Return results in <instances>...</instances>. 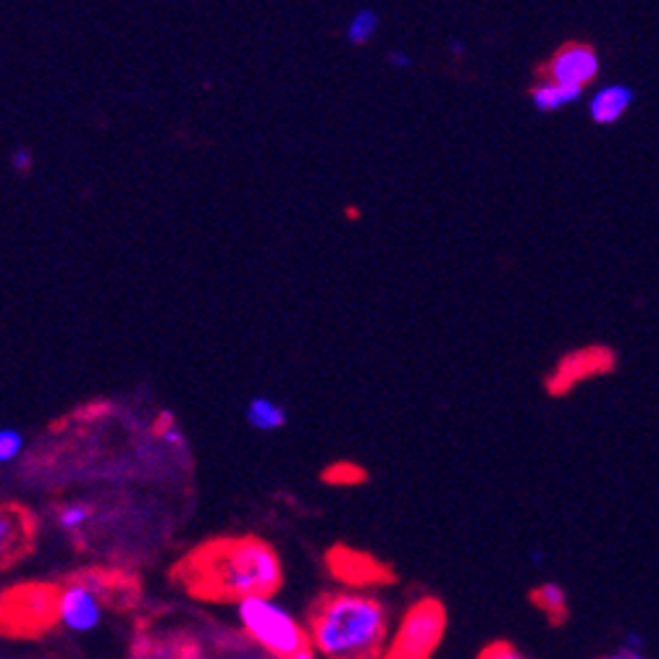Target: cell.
Listing matches in <instances>:
<instances>
[{
  "instance_id": "cell-1",
  "label": "cell",
  "mask_w": 659,
  "mask_h": 659,
  "mask_svg": "<svg viewBox=\"0 0 659 659\" xmlns=\"http://www.w3.org/2000/svg\"><path fill=\"white\" fill-rule=\"evenodd\" d=\"M174 586L192 599L216 604H242L255 596H271L284 583L276 549L258 536H216L184 554L169 570Z\"/></svg>"
},
{
  "instance_id": "cell-2",
  "label": "cell",
  "mask_w": 659,
  "mask_h": 659,
  "mask_svg": "<svg viewBox=\"0 0 659 659\" xmlns=\"http://www.w3.org/2000/svg\"><path fill=\"white\" fill-rule=\"evenodd\" d=\"M313 644L326 659H381L389 638V610L379 596L326 591L308 607Z\"/></svg>"
},
{
  "instance_id": "cell-3",
  "label": "cell",
  "mask_w": 659,
  "mask_h": 659,
  "mask_svg": "<svg viewBox=\"0 0 659 659\" xmlns=\"http://www.w3.org/2000/svg\"><path fill=\"white\" fill-rule=\"evenodd\" d=\"M239 620L255 644L263 646L274 659H316L318 649L310 631L266 596L239 604Z\"/></svg>"
},
{
  "instance_id": "cell-4",
  "label": "cell",
  "mask_w": 659,
  "mask_h": 659,
  "mask_svg": "<svg viewBox=\"0 0 659 659\" xmlns=\"http://www.w3.org/2000/svg\"><path fill=\"white\" fill-rule=\"evenodd\" d=\"M64 586L53 581L16 583L3 591V636L40 638L61 620Z\"/></svg>"
},
{
  "instance_id": "cell-5",
  "label": "cell",
  "mask_w": 659,
  "mask_h": 659,
  "mask_svg": "<svg viewBox=\"0 0 659 659\" xmlns=\"http://www.w3.org/2000/svg\"><path fill=\"white\" fill-rule=\"evenodd\" d=\"M447 631V610L436 596H423L410 604L400 628L386 644L381 659H431Z\"/></svg>"
},
{
  "instance_id": "cell-6",
  "label": "cell",
  "mask_w": 659,
  "mask_h": 659,
  "mask_svg": "<svg viewBox=\"0 0 659 659\" xmlns=\"http://www.w3.org/2000/svg\"><path fill=\"white\" fill-rule=\"evenodd\" d=\"M617 368V352L610 344H586L565 352L544 379V389L552 397H565L578 384L599 376H610Z\"/></svg>"
},
{
  "instance_id": "cell-7",
  "label": "cell",
  "mask_w": 659,
  "mask_h": 659,
  "mask_svg": "<svg viewBox=\"0 0 659 659\" xmlns=\"http://www.w3.org/2000/svg\"><path fill=\"white\" fill-rule=\"evenodd\" d=\"M326 568L334 575V581L350 586V589H373V586H392L397 581L392 565H386L376 554L363 549L334 544L326 552Z\"/></svg>"
},
{
  "instance_id": "cell-8",
  "label": "cell",
  "mask_w": 659,
  "mask_h": 659,
  "mask_svg": "<svg viewBox=\"0 0 659 659\" xmlns=\"http://www.w3.org/2000/svg\"><path fill=\"white\" fill-rule=\"evenodd\" d=\"M602 71V58L589 43H565L554 50L552 56L536 69V79H552L557 85L573 87V90H586V87L599 77Z\"/></svg>"
},
{
  "instance_id": "cell-9",
  "label": "cell",
  "mask_w": 659,
  "mask_h": 659,
  "mask_svg": "<svg viewBox=\"0 0 659 659\" xmlns=\"http://www.w3.org/2000/svg\"><path fill=\"white\" fill-rule=\"evenodd\" d=\"M71 581L82 583L92 594L98 596L100 602L111 607L116 612L132 610L134 604L140 602L142 586L140 581L129 573L121 570H108V568H85L79 573L71 575Z\"/></svg>"
},
{
  "instance_id": "cell-10",
  "label": "cell",
  "mask_w": 659,
  "mask_h": 659,
  "mask_svg": "<svg viewBox=\"0 0 659 659\" xmlns=\"http://www.w3.org/2000/svg\"><path fill=\"white\" fill-rule=\"evenodd\" d=\"M0 533H3L0 536L3 568H11L14 562H19L35 549L37 518L22 505H3Z\"/></svg>"
},
{
  "instance_id": "cell-11",
  "label": "cell",
  "mask_w": 659,
  "mask_h": 659,
  "mask_svg": "<svg viewBox=\"0 0 659 659\" xmlns=\"http://www.w3.org/2000/svg\"><path fill=\"white\" fill-rule=\"evenodd\" d=\"M100 610H103V602L87 586L71 578L66 581L64 594H61V623L69 631H92L100 623Z\"/></svg>"
},
{
  "instance_id": "cell-12",
  "label": "cell",
  "mask_w": 659,
  "mask_h": 659,
  "mask_svg": "<svg viewBox=\"0 0 659 659\" xmlns=\"http://www.w3.org/2000/svg\"><path fill=\"white\" fill-rule=\"evenodd\" d=\"M633 106V90L625 85H610L596 92L589 103V116L594 124L610 127L623 119Z\"/></svg>"
},
{
  "instance_id": "cell-13",
  "label": "cell",
  "mask_w": 659,
  "mask_h": 659,
  "mask_svg": "<svg viewBox=\"0 0 659 659\" xmlns=\"http://www.w3.org/2000/svg\"><path fill=\"white\" fill-rule=\"evenodd\" d=\"M581 95H583L581 90L557 85V82H552V79H536V85L531 87V103H533V108L541 113L560 111V108L575 103V100L581 98Z\"/></svg>"
},
{
  "instance_id": "cell-14",
  "label": "cell",
  "mask_w": 659,
  "mask_h": 659,
  "mask_svg": "<svg viewBox=\"0 0 659 659\" xmlns=\"http://www.w3.org/2000/svg\"><path fill=\"white\" fill-rule=\"evenodd\" d=\"M531 602L536 610L547 615V620L552 625H562L565 620H568V615H570L568 596H565V591H562L557 583H544V586H536V589L531 591Z\"/></svg>"
},
{
  "instance_id": "cell-15",
  "label": "cell",
  "mask_w": 659,
  "mask_h": 659,
  "mask_svg": "<svg viewBox=\"0 0 659 659\" xmlns=\"http://www.w3.org/2000/svg\"><path fill=\"white\" fill-rule=\"evenodd\" d=\"M247 423L258 431H279L287 426V410L268 397H255L247 405Z\"/></svg>"
},
{
  "instance_id": "cell-16",
  "label": "cell",
  "mask_w": 659,
  "mask_h": 659,
  "mask_svg": "<svg viewBox=\"0 0 659 659\" xmlns=\"http://www.w3.org/2000/svg\"><path fill=\"white\" fill-rule=\"evenodd\" d=\"M321 481L329 486L350 489V486H360L368 481V470L358 463H350V460H339V463H331L329 468L323 470Z\"/></svg>"
},
{
  "instance_id": "cell-17",
  "label": "cell",
  "mask_w": 659,
  "mask_h": 659,
  "mask_svg": "<svg viewBox=\"0 0 659 659\" xmlns=\"http://www.w3.org/2000/svg\"><path fill=\"white\" fill-rule=\"evenodd\" d=\"M376 29H379V14L373 8H360L358 14L350 19V24H347V40L352 45L371 43Z\"/></svg>"
},
{
  "instance_id": "cell-18",
  "label": "cell",
  "mask_w": 659,
  "mask_h": 659,
  "mask_svg": "<svg viewBox=\"0 0 659 659\" xmlns=\"http://www.w3.org/2000/svg\"><path fill=\"white\" fill-rule=\"evenodd\" d=\"M87 518H92V505H85V502H71V505H61L56 510V520L66 531L79 528Z\"/></svg>"
},
{
  "instance_id": "cell-19",
  "label": "cell",
  "mask_w": 659,
  "mask_h": 659,
  "mask_svg": "<svg viewBox=\"0 0 659 659\" xmlns=\"http://www.w3.org/2000/svg\"><path fill=\"white\" fill-rule=\"evenodd\" d=\"M155 436H161L163 442L174 444V447H184V436H182V431L176 428L174 415L171 413H163L161 418L155 421Z\"/></svg>"
},
{
  "instance_id": "cell-20",
  "label": "cell",
  "mask_w": 659,
  "mask_h": 659,
  "mask_svg": "<svg viewBox=\"0 0 659 659\" xmlns=\"http://www.w3.org/2000/svg\"><path fill=\"white\" fill-rule=\"evenodd\" d=\"M19 449H22V436L16 434L14 428H3L0 431V460L3 463L14 460L19 455Z\"/></svg>"
},
{
  "instance_id": "cell-21",
  "label": "cell",
  "mask_w": 659,
  "mask_h": 659,
  "mask_svg": "<svg viewBox=\"0 0 659 659\" xmlns=\"http://www.w3.org/2000/svg\"><path fill=\"white\" fill-rule=\"evenodd\" d=\"M476 659H526L523 654L510 644V641H494L486 649H481Z\"/></svg>"
},
{
  "instance_id": "cell-22",
  "label": "cell",
  "mask_w": 659,
  "mask_h": 659,
  "mask_svg": "<svg viewBox=\"0 0 659 659\" xmlns=\"http://www.w3.org/2000/svg\"><path fill=\"white\" fill-rule=\"evenodd\" d=\"M11 161H14V169L16 171H22V174H27V171H32V150L29 148H16L14 150V158H11Z\"/></svg>"
},
{
  "instance_id": "cell-23",
  "label": "cell",
  "mask_w": 659,
  "mask_h": 659,
  "mask_svg": "<svg viewBox=\"0 0 659 659\" xmlns=\"http://www.w3.org/2000/svg\"><path fill=\"white\" fill-rule=\"evenodd\" d=\"M389 61H392L394 66H400V69H407V66H413V58L400 56V53H392V56H389Z\"/></svg>"
},
{
  "instance_id": "cell-24",
  "label": "cell",
  "mask_w": 659,
  "mask_h": 659,
  "mask_svg": "<svg viewBox=\"0 0 659 659\" xmlns=\"http://www.w3.org/2000/svg\"><path fill=\"white\" fill-rule=\"evenodd\" d=\"M607 659H644V657H638V654H631V652H623V654H615V657H607Z\"/></svg>"
}]
</instances>
